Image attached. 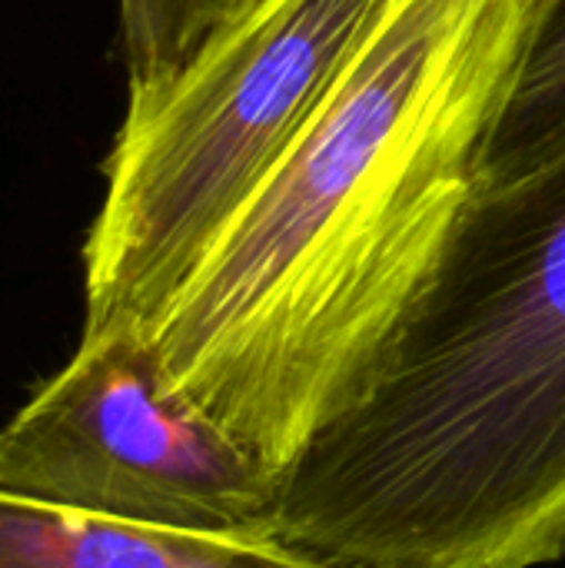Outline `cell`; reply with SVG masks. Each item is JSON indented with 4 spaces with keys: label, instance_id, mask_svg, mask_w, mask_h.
<instances>
[{
    "label": "cell",
    "instance_id": "6da1fadb",
    "mask_svg": "<svg viewBox=\"0 0 565 568\" xmlns=\"http://www.w3.org/2000/svg\"><path fill=\"white\" fill-rule=\"evenodd\" d=\"M539 7L380 3L310 123L137 336L173 399L276 473L356 403L476 206Z\"/></svg>",
    "mask_w": 565,
    "mask_h": 568
},
{
    "label": "cell",
    "instance_id": "7a4b0ae2",
    "mask_svg": "<svg viewBox=\"0 0 565 568\" xmlns=\"http://www.w3.org/2000/svg\"><path fill=\"white\" fill-rule=\"evenodd\" d=\"M273 542L330 568L565 556V150L486 176L376 373L280 469Z\"/></svg>",
    "mask_w": 565,
    "mask_h": 568
},
{
    "label": "cell",
    "instance_id": "3957f363",
    "mask_svg": "<svg viewBox=\"0 0 565 568\" xmlns=\"http://www.w3.org/2000/svg\"><path fill=\"white\" fill-rule=\"evenodd\" d=\"M383 0H256L150 87L103 160L83 333L140 336L310 123Z\"/></svg>",
    "mask_w": 565,
    "mask_h": 568
},
{
    "label": "cell",
    "instance_id": "277c9868",
    "mask_svg": "<svg viewBox=\"0 0 565 568\" xmlns=\"http://www.w3.org/2000/svg\"><path fill=\"white\" fill-rule=\"evenodd\" d=\"M0 493L137 526L273 542L280 473L173 399L147 349L80 336L0 426Z\"/></svg>",
    "mask_w": 565,
    "mask_h": 568
},
{
    "label": "cell",
    "instance_id": "5b68a950",
    "mask_svg": "<svg viewBox=\"0 0 565 568\" xmlns=\"http://www.w3.org/2000/svg\"><path fill=\"white\" fill-rule=\"evenodd\" d=\"M0 568H330L280 542L137 526L0 493Z\"/></svg>",
    "mask_w": 565,
    "mask_h": 568
},
{
    "label": "cell",
    "instance_id": "8992f818",
    "mask_svg": "<svg viewBox=\"0 0 565 568\" xmlns=\"http://www.w3.org/2000/svg\"><path fill=\"white\" fill-rule=\"evenodd\" d=\"M565 150V0H543L486 176L529 170Z\"/></svg>",
    "mask_w": 565,
    "mask_h": 568
},
{
    "label": "cell",
    "instance_id": "52a82bcc",
    "mask_svg": "<svg viewBox=\"0 0 565 568\" xmlns=\"http://www.w3.org/2000/svg\"><path fill=\"white\" fill-rule=\"evenodd\" d=\"M127 87H150L186 67L200 47L256 0H117Z\"/></svg>",
    "mask_w": 565,
    "mask_h": 568
}]
</instances>
